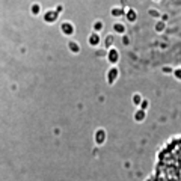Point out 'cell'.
<instances>
[{"label": "cell", "instance_id": "1", "mask_svg": "<svg viewBox=\"0 0 181 181\" xmlns=\"http://www.w3.org/2000/svg\"><path fill=\"white\" fill-rule=\"evenodd\" d=\"M149 181H181V139L174 141L160 152Z\"/></svg>", "mask_w": 181, "mask_h": 181}, {"label": "cell", "instance_id": "2", "mask_svg": "<svg viewBox=\"0 0 181 181\" xmlns=\"http://www.w3.org/2000/svg\"><path fill=\"white\" fill-rule=\"evenodd\" d=\"M60 30H62L64 35H67V36L74 35V24L70 23V21H65V23L60 24Z\"/></svg>", "mask_w": 181, "mask_h": 181}, {"label": "cell", "instance_id": "3", "mask_svg": "<svg viewBox=\"0 0 181 181\" xmlns=\"http://www.w3.org/2000/svg\"><path fill=\"white\" fill-rule=\"evenodd\" d=\"M59 17V12L53 9V11H47V12H44V21L45 23H54L56 20Z\"/></svg>", "mask_w": 181, "mask_h": 181}, {"label": "cell", "instance_id": "4", "mask_svg": "<svg viewBox=\"0 0 181 181\" xmlns=\"http://www.w3.org/2000/svg\"><path fill=\"white\" fill-rule=\"evenodd\" d=\"M107 59H109V62L110 64H116L118 60H119V52L116 50V48H113V47H110L109 48V54H107Z\"/></svg>", "mask_w": 181, "mask_h": 181}, {"label": "cell", "instance_id": "5", "mask_svg": "<svg viewBox=\"0 0 181 181\" xmlns=\"http://www.w3.org/2000/svg\"><path fill=\"white\" fill-rule=\"evenodd\" d=\"M88 44H89L90 47H97L100 44V35L97 32H92L89 35V38H88Z\"/></svg>", "mask_w": 181, "mask_h": 181}, {"label": "cell", "instance_id": "6", "mask_svg": "<svg viewBox=\"0 0 181 181\" xmlns=\"http://www.w3.org/2000/svg\"><path fill=\"white\" fill-rule=\"evenodd\" d=\"M113 32L115 33H119V35H124L125 33V26L122 23H115L113 24Z\"/></svg>", "mask_w": 181, "mask_h": 181}, {"label": "cell", "instance_id": "7", "mask_svg": "<svg viewBox=\"0 0 181 181\" xmlns=\"http://www.w3.org/2000/svg\"><path fill=\"white\" fill-rule=\"evenodd\" d=\"M68 48H70L74 54H77L79 52H80V45H79L75 41H70V42H68Z\"/></svg>", "mask_w": 181, "mask_h": 181}, {"label": "cell", "instance_id": "8", "mask_svg": "<svg viewBox=\"0 0 181 181\" xmlns=\"http://www.w3.org/2000/svg\"><path fill=\"white\" fill-rule=\"evenodd\" d=\"M116 77H118V70L113 67V68H110V71H109V82H110V83H113Z\"/></svg>", "mask_w": 181, "mask_h": 181}, {"label": "cell", "instance_id": "9", "mask_svg": "<svg viewBox=\"0 0 181 181\" xmlns=\"http://www.w3.org/2000/svg\"><path fill=\"white\" fill-rule=\"evenodd\" d=\"M103 27H104V24H103V21H100V20H97V21L92 24V30H94V32H97V33H98Z\"/></svg>", "mask_w": 181, "mask_h": 181}, {"label": "cell", "instance_id": "10", "mask_svg": "<svg viewBox=\"0 0 181 181\" xmlns=\"http://www.w3.org/2000/svg\"><path fill=\"white\" fill-rule=\"evenodd\" d=\"M110 14H112L113 17H119V15H122V14H124V11H122L121 8H112Z\"/></svg>", "mask_w": 181, "mask_h": 181}, {"label": "cell", "instance_id": "11", "mask_svg": "<svg viewBox=\"0 0 181 181\" xmlns=\"http://www.w3.org/2000/svg\"><path fill=\"white\" fill-rule=\"evenodd\" d=\"M39 11H41L39 5H38V3H33V5H32V8H30V12H32L33 15H38V14H39Z\"/></svg>", "mask_w": 181, "mask_h": 181}, {"label": "cell", "instance_id": "12", "mask_svg": "<svg viewBox=\"0 0 181 181\" xmlns=\"http://www.w3.org/2000/svg\"><path fill=\"white\" fill-rule=\"evenodd\" d=\"M127 17H128V21H134V20H136V14H134L131 9H128V12H127Z\"/></svg>", "mask_w": 181, "mask_h": 181}, {"label": "cell", "instance_id": "13", "mask_svg": "<svg viewBox=\"0 0 181 181\" xmlns=\"http://www.w3.org/2000/svg\"><path fill=\"white\" fill-rule=\"evenodd\" d=\"M110 44H112V36H107V42H106V45L110 47Z\"/></svg>", "mask_w": 181, "mask_h": 181}, {"label": "cell", "instance_id": "14", "mask_svg": "<svg viewBox=\"0 0 181 181\" xmlns=\"http://www.w3.org/2000/svg\"><path fill=\"white\" fill-rule=\"evenodd\" d=\"M128 42H130V39L127 36H124V45H128Z\"/></svg>", "mask_w": 181, "mask_h": 181}]
</instances>
